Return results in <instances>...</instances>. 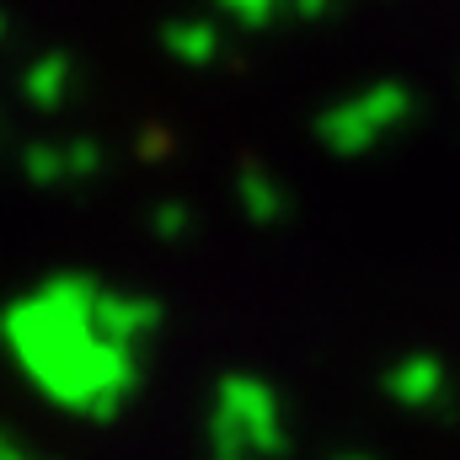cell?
<instances>
[{"label": "cell", "instance_id": "8992f818", "mask_svg": "<svg viewBox=\"0 0 460 460\" xmlns=\"http://www.w3.org/2000/svg\"><path fill=\"white\" fill-rule=\"evenodd\" d=\"M0 38H5V16H0Z\"/></svg>", "mask_w": 460, "mask_h": 460}, {"label": "cell", "instance_id": "5b68a950", "mask_svg": "<svg viewBox=\"0 0 460 460\" xmlns=\"http://www.w3.org/2000/svg\"><path fill=\"white\" fill-rule=\"evenodd\" d=\"M289 11H295L300 22H322V16L332 11V0H289Z\"/></svg>", "mask_w": 460, "mask_h": 460}, {"label": "cell", "instance_id": "6da1fadb", "mask_svg": "<svg viewBox=\"0 0 460 460\" xmlns=\"http://www.w3.org/2000/svg\"><path fill=\"white\" fill-rule=\"evenodd\" d=\"M407 108H412V97H407L402 86H375V92H364L358 102L332 108V113L322 118V134L332 139V150H358L375 128H391Z\"/></svg>", "mask_w": 460, "mask_h": 460}, {"label": "cell", "instance_id": "7a4b0ae2", "mask_svg": "<svg viewBox=\"0 0 460 460\" xmlns=\"http://www.w3.org/2000/svg\"><path fill=\"white\" fill-rule=\"evenodd\" d=\"M161 43H166V54L182 59V65H215L220 49H226L220 27H215L209 16H182V22H172V27L161 32Z\"/></svg>", "mask_w": 460, "mask_h": 460}, {"label": "cell", "instance_id": "3957f363", "mask_svg": "<svg viewBox=\"0 0 460 460\" xmlns=\"http://www.w3.org/2000/svg\"><path fill=\"white\" fill-rule=\"evenodd\" d=\"M65 86H70V54H43V59L27 70V97H32L38 108H54V102L65 97Z\"/></svg>", "mask_w": 460, "mask_h": 460}, {"label": "cell", "instance_id": "277c9868", "mask_svg": "<svg viewBox=\"0 0 460 460\" xmlns=\"http://www.w3.org/2000/svg\"><path fill=\"white\" fill-rule=\"evenodd\" d=\"M220 11H230L241 27H262V22H273V11H279V0H215Z\"/></svg>", "mask_w": 460, "mask_h": 460}]
</instances>
